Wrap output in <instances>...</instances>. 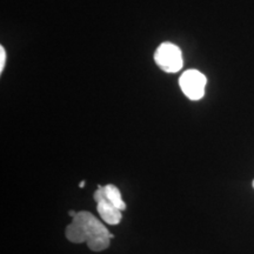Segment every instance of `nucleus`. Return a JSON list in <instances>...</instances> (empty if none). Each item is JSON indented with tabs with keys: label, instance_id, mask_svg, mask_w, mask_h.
I'll return each instance as SVG.
<instances>
[{
	"label": "nucleus",
	"instance_id": "nucleus-1",
	"mask_svg": "<svg viewBox=\"0 0 254 254\" xmlns=\"http://www.w3.org/2000/svg\"><path fill=\"white\" fill-rule=\"evenodd\" d=\"M65 234L71 243H86L88 249L94 252L106 250L113 238L103 222L87 211L77 212L71 224L66 227Z\"/></svg>",
	"mask_w": 254,
	"mask_h": 254
},
{
	"label": "nucleus",
	"instance_id": "nucleus-2",
	"mask_svg": "<svg viewBox=\"0 0 254 254\" xmlns=\"http://www.w3.org/2000/svg\"><path fill=\"white\" fill-rule=\"evenodd\" d=\"M154 62L164 72H179L184 64L183 52L172 43H163L155 50Z\"/></svg>",
	"mask_w": 254,
	"mask_h": 254
},
{
	"label": "nucleus",
	"instance_id": "nucleus-3",
	"mask_svg": "<svg viewBox=\"0 0 254 254\" xmlns=\"http://www.w3.org/2000/svg\"><path fill=\"white\" fill-rule=\"evenodd\" d=\"M207 79L198 69H187L179 79V85L183 93L190 100H200L205 95Z\"/></svg>",
	"mask_w": 254,
	"mask_h": 254
},
{
	"label": "nucleus",
	"instance_id": "nucleus-4",
	"mask_svg": "<svg viewBox=\"0 0 254 254\" xmlns=\"http://www.w3.org/2000/svg\"><path fill=\"white\" fill-rule=\"evenodd\" d=\"M93 199L97 202V211L101 219L109 225H118L122 221L123 214L120 209L113 202H111L104 194L103 186L98 187L93 194Z\"/></svg>",
	"mask_w": 254,
	"mask_h": 254
},
{
	"label": "nucleus",
	"instance_id": "nucleus-5",
	"mask_svg": "<svg viewBox=\"0 0 254 254\" xmlns=\"http://www.w3.org/2000/svg\"><path fill=\"white\" fill-rule=\"evenodd\" d=\"M103 190H104V194L106 195V198L109 199L111 202H113V204L116 205L120 211H125L127 206L125 202H124L122 193H120L118 187L112 185V184H109V185L103 186Z\"/></svg>",
	"mask_w": 254,
	"mask_h": 254
},
{
	"label": "nucleus",
	"instance_id": "nucleus-6",
	"mask_svg": "<svg viewBox=\"0 0 254 254\" xmlns=\"http://www.w3.org/2000/svg\"><path fill=\"white\" fill-rule=\"evenodd\" d=\"M6 64V51L4 46H0V73H2Z\"/></svg>",
	"mask_w": 254,
	"mask_h": 254
},
{
	"label": "nucleus",
	"instance_id": "nucleus-7",
	"mask_svg": "<svg viewBox=\"0 0 254 254\" xmlns=\"http://www.w3.org/2000/svg\"><path fill=\"white\" fill-rule=\"evenodd\" d=\"M68 214H69V215H71V217L73 218V217H74V215H75V214H77V212H74V211H69V212H68Z\"/></svg>",
	"mask_w": 254,
	"mask_h": 254
},
{
	"label": "nucleus",
	"instance_id": "nucleus-8",
	"mask_svg": "<svg viewBox=\"0 0 254 254\" xmlns=\"http://www.w3.org/2000/svg\"><path fill=\"white\" fill-rule=\"evenodd\" d=\"M79 186H80V187H84V186H85V182H81L80 184H79Z\"/></svg>",
	"mask_w": 254,
	"mask_h": 254
},
{
	"label": "nucleus",
	"instance_id": "nucleus-9",
	"mask_svg": "<svg viewBox=\"0 0 254 254\" xmlns=\"http://www.w3.org/2000/svg\"><path fill=\"white\" fill-rule=\"evenodd\" d=\"M253 189H254V182H253Z\"/></svg>",
	"mask_w": 254,
	"mask_h": 254
}]
</instances>
